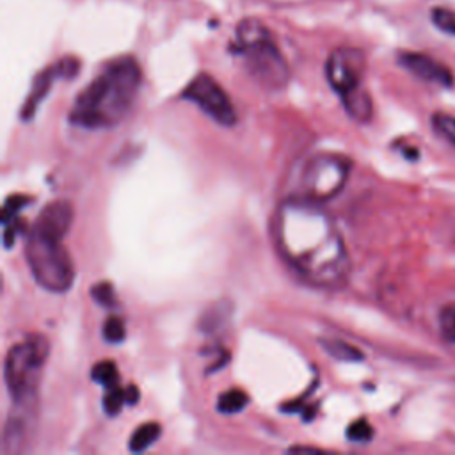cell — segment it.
<instances>
[{
    "mask_svg": "<svg viewBox=\"0 0 455 455\" xmlns=\"http://www.w3.org/2000/svg\"><path fill=\"white\" fill-rule=\"evenodd\" d=\"M181 96L196 103L206 116L222 126H233L236 123V112L228 92L208 73L196 75Z\"/></svg>",
    "mask_w": 455,
    "mask_h": 455,
    "instance_id": "52a82bcc",
    "label": "cell"
},
{
    "mask_svg": "<svg viewBox=\"0 0 455 455\" xmlns=\"http://www.w3.org/2000/svg\"><path fill=\"white\" fill-rule=\"evenodd\" d=\"M432 128L435 130L437 135H441L444 140L455 146V117L444 112H435L432 114Z\"/></svg>",
    "mask_w": 455,
    "mask_h": 455,
    "instance_id": "e0dca14e",
    "label": "cell"
},
{
    "mask_svg": "<svg viewBox=\"0 0 455 455\" xmlns=\"http://www.w3.org/2000/svg\"><path fill=\"white\" fill-rule=\"evenodd\" d=\"M366 57L359 48H336L325 62V76L341 100L364 89Z\"/></svg>",
    "mask_w": 455,
    "mask_h": 455,
    "instance_id": "ba28073f",
    "label": "cell"
},
{
    "mask_svg": "<svg viewBox=\"0 0 455 455\" xmlns=\"http://www.w3.org/2000/svg\"><path fill=\"white\" fill-rule=\"evenodd\" d=\"M91 377L94 382L105 386L107 389L114 387L119 384V371H117V366L116 363L112 361H100L92 366L91 370Z\"/></svg>",
    "mask_w": 455,
    "mask_h": 455,
    "instance_id": "2e32d148",
    "label": "cell"
},
{
    "mask_svg": "<svg viewBox=\"0 0 455 455\" xmlns=\"http://www.w3.org/2000/svg\"><path fill=\"white\" fill-rule=\"evenodd\" d=\"M140 82L142 73L133 57L110 60L78 94L69 121L84 128L114 126L130 110Z\"/></svg>",
    "mask_w": 455,
    "mask_h": 455,
    "instance_id": "7a4b0ae2",
    "label": "cell"
},
{
    "mask_svg": "<svg viewBox=\"0 0 455 455\" xmlns=\"http://www.w3.org/2000/svg\"><path fill=\"white\" fill-rule=\"evenodd\" d=\"M48 354V339L41 334H30L9 348L4 361V380L12 400L37 396Z\"/></svg>",
    "mask_w": 455,
    "mask_h": 455,
    "instance_id": "5b68a950",
    "label": "cell"
},
{
    "mask_svg": "<svg viewBox=\"0 0 455 455\" xmlns=\"http://www.w3.org/2000/svg\"><path fill=\"white\" fill-rule=\"evenodd\" d=\"M439 329L444 339L455 345V304H448L439 311Z\"/></svg>",
    "mask_w": 455,
    "mask_h": 455,
    "instance_id": "ffe728a7",
    "label": "cell"
},
{
    "mask_svg": "<svg viewBox=\"0 0 455 455\" xmlns=\"http://www.w3.org/2000/svg\"><path fill=\"white\" fill-rule=\"evenodd\" d=\"M91 295L92 299L103 306V307H110L116 304V291L112 288L110 283L103 281V283H96L92 288H91Z\"/></svg>",
    "mask_w": 455,
    "mask_h": 455,
    "instance_id": "cb8c5ba5",
    "label": "cell"
},
{
    "mask_svg": "<svg viewBox=\"0 0 455 455\" xmlns=\"http://www.w3.org/2000/svg\"><path fill=\"white\" fill-rule=\"evenodd\" d=\"M249 75L267 89H281L288 82V66L272 39V34L258 20H243L236 27L233 44Z\"/></svg>",
    "mask_w": 455,
    "mask_h": 455,
    "instance_id": "3957f363",
    "label": "cell"
},
{
    "mask_svg": "<svg viewBox=\"0 0 455 455\" xmlns=\"http://www.w3.org/2000/svg\"><path fill=\"white\" fill-rule=\"evenodd\" d=\"M128 403L126 402V389H121L119 386H114L110 387L107 393H105V398H103V409L108 416H117L123 409V405Z\"/></svg>",
    "mask_w": 455,
    "mask_h": 455,
    "instance_id": "d6986e66",
    "label": "cell"
},
{
    "mask_svg": "<svg viewBox=\"0 0 455 455\" xmlns=\"http://www.w3.org/2000/svg\"><path fill=\"white\" fill-rule=\"evenodd\" d=\"M71 222H73V206L64 199H55L41 210L30 231L48 238L62 240L64 235L69 231Z\"/></svg>",
    "mask_w": 455,
    "mask_h": 455,
    "instance_id": "8fae6325",
    "label": "cell"
},
{
    "mask_svg": "<svg viewBox=\"0 0 455 455\" xmlns=\"http://www.w3.org/2000/svg\"><path fill=\"white\" fill-rule=\"evenodd\" d=\"M124 336H126V329H124L123 318H119L116 315L108 316L103 323V338L108 343H119L124 339Z\"/></svg>",
    "mask_w": 455,
    "mask_h": 455,
    "instance_id": "44dd1931",
    "label": "cell"
},
{
    "mask_svg": "<svg viewBox=\"0 0 455 455\" xmlns=\"http://www.w3.org/2000/svg\"><path fill=\"white\" fill-rule=\"evenodd\" d=\"M347 437L354 443H366L373 437V427L368 423V419L359 418L347 427Z\"/></svg>",
    "mask_w": 455,
    "mask_h": 455,
    "instance_id": "7402d4cb",
    "label": "cell"
},
{
    "mask_svg": "<svg viewBox=\"0 0 455 455\" xmlns=\"http://www.w3.org/2000/svg\"><path fill=\"white\" fill-rule=\"evenodd\" d=\"M398 62L409 73H412L414 76H418L425 82L439 84L443 87H451L453 85L451 69L446 68L443 62L432 59L430 55L416 53V52H402L398 55Z\"/></svg>",
    "mask_w": 455,
    "mask_h": 455,
    "instance_id": "7c38bea8",
    "label": "cell"
},
{
    "mask_svg": "<svg viewBox=\"0 0 455 455\" xmlns=\"http://www.w3.org/2000/svg\"><path fill=\"white\" fill-rule=\"evenodd\" d=\"M316 448H313V446H293V448H290V451H315Z\"/></svg>",
    "mask_w": 455,
    "mask_h": 455,
    "instance_id": "4316f807",
    "label": "cell"
},
{
    "mask_svg": "<svg viewBox=\"0 0 455 455\" xmlns=\"http://www.w3.org/2000/svg\"><path fill=\"white\" fill-rule=\"evenodd\" d=\"M25 258L34 279L44 290L60 293L71 288L75 265L62 240L30 231L25 242Z\"/></svg>",
    "mask_w": 455,
    "mask_h": 455,
    "instance_id": "277c9868",
    "label": "cell"
},
{
    "mask_svg": "<svg viewBox=\"0 0 455 455\" xmlns=\"http://www.w3.org/2000/svg\"><path fill=\"white\" fill-rule=\"evenodd\" d=\"M139 398V389L135 386H128L126 387V402L128 403H135Z\"/></svg>",
    "mask_w": 455,
    "mask_h": 455,
    "instance_id": "484cf974",
    "label": "cell"
},
{
    "mask_svg": "<svg viewBox=\"0 0 455 455\" xmlns=\"http://www.w3.org/2000/svg\"><path fill=\"white\" fill-rule=\"evenodd\" d=\"M219 318H228L226 315V304L220 302V304H215L210 311L204 313L203 320H201V329L206 331V332H213L219 329Z\"/></svg>",
    "mask_w": 455,
    "mask_h": 455,
    "instance_id": "d4e9b609",
    "label": "cell"
},
{
    "mask_svg": "<svg viewBox=\"0 0 455 455\" xmlns=\"http://www.w3.org/2000/svg\"><path fill=\"white\" fill-rule=\"evenodd\" d=\"M274 236L283 258L316 286H339L348 274V254L332 217L320 203L290 197L274 217Z\"/></svg>",
    "mask_w": 455,
    "mask_h": 455,
    "instance_id": "6da1fadb",
    "label": "cell"
},
{
    "mask_svg": "<svg viewBox=\"0 0 455 455\" xmlns=\"http://www.w3.org/2000/svg\"><path fill=\"white\" fill-rule=\"evenodd\" d=\"M160 425L155 423V421H148V423H142L139 425L132 435H130V441H128V448L130 451L133 453H139V451H144L148 450L158 437H160Z\"/></svg>",
    "mask_w": 455,
    "mask_h": 455,
    "instance_id": "4fadbf2b",
    "label": "cell"
},
{
    "mask_svg": "<svg viewBox=\"0 0 455 455\" xmlns=\"http://www.w3.org/2000/svg\"><path fill=\"white\" fill-rule=\"evenodd\" d=\"M30 203V197L27 196H21V194H16V196H9L4 203V208H2V222H9L16 217V213L27 206Z\"/></svg>",
    "mask_w": 455,
    "mask_h": 455,
    "instance_id": "603a6c76",
    "label": "cell"
},
{
    "mask_svg": "<svg viewBox=\"0 0 455 455\" xmlns=\"http://www.w3.org/2000/svg\"><path fill=\"white\" fill-rule=\"evenodd\" d=\"M37 416V396L12 400V409L7 416L2 437L4 453L23 451L32 437Z\"/></svg>",
    "mask_w": 455,
    "mask_h": 455,
    "instance_id": "9c48e42d",
    "label": "cell"
},
{
    "mask_svg": "<svg viewBox=\"0 0 455 455\" xmlns=\"http://www.w3.org/2000/svg\"><path fill=\"white\" fill-rule=\"evenodd\" d=\"M247 402H249L247 393L238 387H233V389L220 393V396L217 400V409L222 414H236L247 405Z\"/></svg>",
    "mask_w": 455,
    "mask_h": 455,
    "instance_id": "9a60e30c",
    "label": "cell"
},
{
    "mask_svg": "<svg viewBox=\"0 0 455 455\" xmlns=\"http://www.w3.org/2000/svg\"><path fill=\"white\" fill-rule=\"evenodd\" d=\"M348 172L350 160L343 155L320 153L311 156L300 178L302 197L313 199L316 203L332 199L345 187Z\"/></svg>",
    "mask_w": 455,
    "mask_h": 455,
    "instance_id": "8992f818",
    "label": "cell"
},
{
    "mask_svg": "<svg viewBox=\"0 0 455 455\" xmlns=\"http://www.w3.org/2000/svg\"><path fill=\"white\" fill-rule=\"evenodd\" d=\"M318 343L334 359H339V361H361L363 359V352L347 341L334 339V338H320Z\"/></svg>",
    "mask_w": 455,
    "mask_h": 455,
    "instance_id": "5bb4252c",
    "label": "cell"
},
{
    "mask_svg": "<svg viewBox=\"0 0 455 455\" xmlns=\"http://www.w3.org/2000/svg\"><path fill=\"white\" fill-rule=\"evenodd\" d=\"M432 23L444 34L455 36V11L448 7H434L430 12Z\"/></svg>",
    "mask_w": 455,
    "mask_h": 455,
    "instance_id": "ac0fdd59",
    "label": "cell"
},
{
    "mask_svg": "<svg viewBox=\"0 0 455 455\" xmlns=\"http://www.w3.org/2000/svg\"><path fill=\"white\" fill-rule=\"evenodd\" d=\"M80 62L75 57H64L59 62H55L53 66L43 69L32 84L30 94L27 96L23 107H21V119H30L37 108V105L44 100V96L48 94L52 84L55 78H71L78 73Z\"/></svg>",
    "mask_w": 455,
    "mask_h": 455,
    "instance_id": "30bf717a",
    "label": "cell"
}]
</instances>
